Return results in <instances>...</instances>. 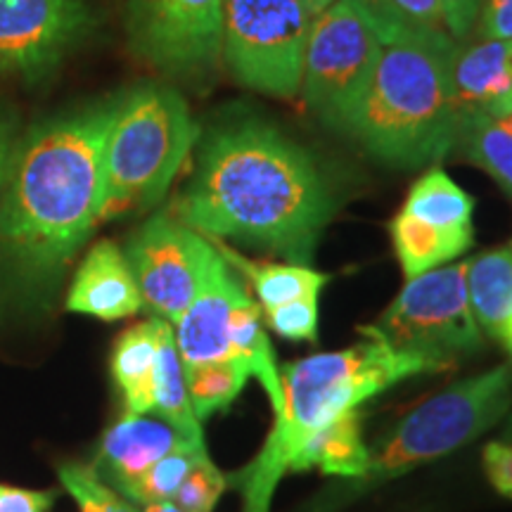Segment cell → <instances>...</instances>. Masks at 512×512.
I'll list each match as a JSON object with an SVG mask.
<instances>
[{"mask_svg": "<svg viewBox=\"0 0 512 512\" xmlns=\"http://www.w3.org/2000/svg\"><path fill=\"white\" fill-rule=\"evenodd\" d=\"M95 27L88 0H0V72L38 81Z\"/></svg>", "mask_w": 512, "mask_h": 512, "instance_id": "obj_12", "label": "cell"}, {"mask_svg": "<svg viewBox=\"0 0 512 512\" xmlns=\"http://www.w3.org/2000/svg\"><path fill=\"white\" fill-rule=\"evenodd\" d=\"M249 373L238 361L204 363V366L185 368V384L192 413L197 420H207L211 413L226 411L245 389Z\"/></svg>", "mask_w": 512, "mask_h": 512, "instance_id": "obj_25", "label": "cell"}, {"mask_svg": "<svg viewBox=\"0 0 512 512\" xmlns=\"http://www.w3.org/2000/svg\"><path fill=\"white\" fill-rule=\"evenodd\" d=\"M389 235H392L396 259H399L406 280L446 266L475 242V233H456V230L425 226L403 211L389 223Z\"/></svg>", "mask_w": 512, "mask_h": 512, "instance_id": "obj_21", "label": "cell"}, {"mask_svg": "<svg viewBox=\"0 0 512 512\" xmlns=\"http://www.w3.org/2000/svg\"><path fill=\"white\" fill-rule=\"evenodd\" d=\"M117 98L57 114L19 138L0 197V268L41 294L102 223V150Z\"/></svg>", "mask_w": 512, "mask_h": 512, "instance_id": "obj_2", "label": "cell"}, {"mask_svg": "<svg viewBox=\"0 0 512 512\" xmlns=\"http://www.w3.org/2000/svg\"><path fill=\"white\" fill-rule=\"evenodd\" d=\"M19 119L12 110L0 107V197H3L5 183H8V174L12 166V157H15L17 143H19Z\"/></svg>", "mask_w": 512, "mask_h": 512, "instance_id": "obj_35", "label": "cell"}, {"mask_svg": "<svg viewBox=\"0 0 512 512\" xmlns=\"http://www.w3.org/2000/svg\"><path fill=\"white\" fill-rule=\"evenodd\" d=\"M380 53V27L363 0H337L311 19L299 95L320 124L351 138Z\"/></svg>", "mask_w": 512, "mask_h": 512, "instance_id": "obj_7", "label": "cell"}, {"mask_svg": "<svg viewBox=\"0 0 512 512\" xmlns=\"http://www.w3.org/2000/svg\"><path fill=\"white\" fill-rule=\"evenodd\" d=\"M503 344H505V347H508V351H510V354H512V323H510L508 332H505V337H503Z\"/></svg>", "mask_w": 512, "mask_h": 512, "instance_id": "obj_39", "label": "cell"}, {"mask_svg": "<svg viewBox=\"0 0 512 512\" xmlns=\"http://www.w3.org/2000/svg\"><path fill=\"white\" fill-rule=\"evenodd\" d=\"M477 22L484 41H512V0H484Z\"/></svg>", "mask_w": 512, "mask_h": 512, "instance_id": "obj_32", "label": "cell"}, {"mask_svg": "<svg viewBox=\"0 0 512 512\" xmlns=\"http://www.w3.org/2000/svg\"><path fill=\"white\" fill-rule=\"evenodd\" d=\"M143 512H185L171 501H159V503H147L143 505Z\"/></svg>", "mask_w": 512, "mask_h": 512, "instance_id": "obj_38", "label": "cell"}, {"mask_svg": "<svg viewBox=\"0 0 512 512\" xmlns=\"http://www.w3.org/2000/svg\"><path fill=\"white\" fill-rule=\"evenodd\" d=\"M124 254L136 275L143 306L174 325L200 294L219 249L164 211L131 235Z\"/></svg>", "mask_w": 512, "mask_h": 512, "instance_id": "obj_11", "label": "cell"}, {"mask_svg": "<svg viewBox=\"0 0 512 512\" xmlns=\"http://www.w3.org/2000/svg\"><path fill=\"white\" fill-rule=\"evenodd\" d=\"M200 128L178 91L157 83L119 95L102 150V221L162 202Z\"/></svg>", "mask_w": 512, "mask_h": 512, "instance_id": "obj_5", "label": "cell"}, {"mask_svg": "<svg viewBox=\"0 0 512 512\" xmlns=\"http://www.w3.org/2000/svg\"><path fill=\"white\" fill-rule=\"evenodd\" d=\"M337 197L316 157L259 117L211 128L174 219L204 238L240 242L309 266Z\"/></svg>", "mask_w": 512, "mask_h": 512, "instance_id": "obj_1", "label": "cell"}, {"mask_svg": "<svg viewBox=\"0 0 512 512\" xmlns=\"http://www.w3.org/2000/svg\"><path fill=\"white\" fill-rule=\"evenodd\" d=\"M505 117H508V119L512 121V102H510V110H508V114H505Z\"/></svg>", "mask_w": 512, "mask_h": 512, "instance_id": "obj_40", "label": "cell"}, {"mask_svg": "<svg viewBox=\"0 0 512 512\" xmlns=\"http://www.w3.org/2000/svg\"><path fill=\"white\" fill-rule=\"evenodd\" d=\"M512 197V121L486 112L460 114L456 145Z\"/></svg>", "mask_w": 512, "mask_h": 512, "instance_id": "obj_23", "label": "cell"}, {"mask_svg": "<svg viewBox=\"0 0 512 512\" xmlns=\"http://www.w3.org/2000/svg\"><path fill=\"white\" fill-rule=\"evenodd\" d=\"M309 29L302 0H223V64L249 91L290 100L302 86Z\"/></svg>", "mask_w": 512, "mask_h": 512, "instance_id": "obj_9", "label": "cell"}, {"mask_svg": "<svg viewBox=\"0 0 512 512\" xmlns=\"http://www.w3.org/2000/svg\"><path fill=\"white\" fill-rule=\"evenodd\" d=\"M368 456L370 451L361 439V415L351 411L306 439L294 453L290 472L320 470L323 475L361 479L368 467Z\"/></svg>", "mask_w": 512, "mask_h": 512, "instance_id": "obj_20", "label": "cell"}, {"mask_svg": "<svg viewBox=\"0 0 512 512\" xmlns=\"http://www.w3.org/2000/svg\"><path fill=\"white\" fill-rule=\"evenodd\" d=\"M401 211L425 226L456 230V233H475L472 228L475 200L439 166H434L413 183Z\"/></svg>", "mask_w": 512, "mask_h": 512, "instance_id": "obj_22", "label": "cell"}, {"mask_svg": "<svg viewBox=\"0 0 512 512\" xmlns=\"http://www.w3.org/2000/svg\"><path fill=\"white\" fill-rule=\"evenodd\" d=\"M389 3H392V8L399 12L403 19L418 24V27L446 31L444 12H441L439 0H389Z\"/></svg>", "mask_w": 512, "mask_h": 512, "instance_id": "obj_34", "label": "cell"}, {"mask_svg": "<svg viewBox=\"0 0 512 512\" xmlns=\"http://www.w3.org/2000/svg\"><path fill=\"white\" fill-rule=\"evenodd\" d=\"M441 12H444L446 31L453 41H463L477 27L479 12H482L484 0H439Z\"/></svg>", "mask_w": 512, "mask_h": 512, "instance_id": "obj_31", "label": "cell"}, {"mask_svg": "<svg viewBox=\"0 0 512 512\" xmlns=\"http://www.w3.org/2000/svg\"><path fill=\"white\" fill-rule=\"evenodd\" d=\"M190 446H204L202 434L183 430L157 413H126L102 437L93 472L121 494L157 460Z\"/></svg>", "mask_w": 512, "mask_h": 512, "instance_id": "obj_14", "label": "cell"}, {"mask_svg": "<svg viewBox=\"0 0 512 512\" xmlns=\"http://www.w3.org/2000/svg\"><path fill=\"white\" fill-rule=\"evenodd\" d=\"M126 36L147 67L188 83L223 62V0H128Z\"/></svg>", "mask_w": 512, "mask_h": 512, "instance_id": "obj_10", "label": "cell"}, {"mask_svg": "<svg viewBox=\"0 0 512 512\" xmlns=\"http://www.w3.org/2000/svg\"><path fill=\"white\" fill-rule=\"evenodd\" d=\"M247 294V287L228 266V261L221 254L216 256L200 294L174 323L183 368L233 361L230 354L233 313Z\"/></svg>", "mask_w": 512, "mask_h": 512, "instance_id": "obj_13", "label": "cell"}, {"mask_svg": "<svg viewBox=\"0 0 512 512\" xmlns=\"http://www.w3.org/2000/svg\"><path fill=\"white\" fill-rule=\"evenodd\" d=\"M358 332L396 351L456 366L458 354L475 351L482 344L467 297V261L406 280L389 309Z\"/></svg>", "mask_w": 512, "mask_h": 512, "instance_id": "obj_8", "label": "cell"}, {"mask_svg": "<svg viewBox=\"0 0 512 512\" xmlns=\"http://www.w3.org/2000/svg\"><path fill=\"white\" fill-rule=\"evenodd\" d=\"M266 323L275 335L294 342H316L318 339V299H302L264 313Z\"/></svg>", "mask_w": 512, "mask_h": 512, "instance_id": "obj_29", "label": "cell"}, {"mask_svg": "<svg viewBox=\"0 0 512 512\" xmlns=\"http://www.w3.org/2000/svg\"><path fill=\"white\" fill-rule=\"evenodd\" d=\"M60 479L64 489L81 505V512H136L119 491L95 475L93 467L64 463L60 465Z\"/></svg>", "mask_w": 512, "mask_h": 512, "instance_id": "obj_27", "label": "cell"}, {"mask_svg": "<svg viewBox=\"0 0 512 512\" xmlns=\"http://www.w3.org/2000/svg\"><path fill=\"white\" fill-rule=\"evenodd\" d=\"M53 491H31L0 484V512H48L53 508Z\"/></svg>", "mask_w": 512, "mask_h": 512, "instance_id": "obj_33", "label": "cell"}, {"mask_svg": "<svg viewBox=\"0 0 512 512\" xmlns=\"http://www.w3.org/2000/svg\"><path fill=\"white\" fill-rule=\"evenodd\" d=\"M512 408V368L498 366L482 375L448 384L415 406L368 456L363 482L406 475L422 463L448 456L501 422Z\"/></svg>", "mask_w": 512, "mask_h": 512, "instance_id": "obj_6", "label": "cell"}, {"mask_svg": "<svg viewBox=\"0 0 512 512\" xmlns=\"http://www.w3.org/2000/svg\"><path fill=\"white\" fill-rule=\"evenodd\" d=\"M155 406L152 413L162 415L174 425L183 427L192 434H202L200 420L195 418L190 406L188 384H185V368L181 351H178L174 325L164 323L162 337H159V354H157V370H155Z\"/></svg>", "mask_w": 512, "mask_h": 512, "instance_id": "obj_24", "label": "cell"}, {"mask_svg": "<svg viewBox=\"0 0 512 512\" xmlns=\"http://www.w3.org/2000/svg\"><path fill=\"white\" fill-rule=\"evenodd\" d=\"M467 297L479 330L503 342L512 323V242L467 261Z\"/></svg>", "mask_w": 512, "mask_h": 512, "instance_id": "obj_19", "label": "cell"}, {"mask_svg": "<svg viewBox=\"0 0 512 512\" xmlns=\"http://www.w3.org/2000/svg\"><path fill=\"white\" fill-rule=\"evenodd\" d=\"M510 432H512V425H510Z\"/></svg>", "mask_w": 512, "mask_h": 512, "instance_id": "obj_41", "label": "cell"}, {"mask_svg": "<svg viewBox=\"0 0 512 512\" xmlns=\"http://www.w3.org/2000/svg\"><path fill=\"white\" fill-rule=\"evenodd\" d=\"M226 484V475L207 456L188 472L171 503L185 512H211L219 503Z\"/></svg>", "mask_w": 512, "mask_h": 512, "instance_id": "obj_28", "label": "cell"}, {"mask_svg": "<svg viewBox=\"0 0 512 512\" xmlns=\"http://www.w3.org/2000/svg\"><path fill=\"white\" fill-rule=\"evenodd\" d=\"M451 368L448 363L396 351L373 339L287 363L280 373L283 411L275 415L273 430L254 463L233 477L245 494V512L271 510L275 486L290 470L294 453L332 420L356 411L396 382Z\"/></svg>", "mask_w": 512, "mask_h": 512, "instance_id": "obj_4", "label": "cell"}, {"mask_svg": "<svg viewBox=\"0 0 512 512\" xmlns=\"http://www.w3.org/2000/svg\"><path fill=\"white\" fill-rule=\"evenodd\" d=\"M219 254L228 261L233 271H238L254 287L261 313L278 309V306L318 299L323 287L330 283L328 273H320L311 266L299 264H273V261H254L233 249L228 242L211 240Z\"/></svg>", "mask_w": 512, "mask_h": 512, "instance_id": "obj_18", "label": "cell"}, {"mask_svg": "<svg viewBox=\"0 0 512 512\" xmlns=\"http://www.w3.org/2000/svg\"><path fill=\"white\" fill-rule=\"evenodd\" d=\"M484 470L498 494L512 498V444H505V441L486 444Z\"/></svg>", "mask_w": 512, "mask_h": 512, "instance_id": "obj_30", "label": "cell"}, {"mask_svg": "<svg viewBox=\"0 0 512 512\" xmlns=\"http://www.w3.org/2000/svg\"><path fill=\"white\" fill-rule=\"evenodd\" d=\"M453 83L458 114L486 112L505 117L512 102V41L482 38L470 48H458Z\"/></svg>", "mask_w": 512, "mask_h": 512, "instance_id": "obj_16", "label": "cell"}, {"mask_svg": "<svg viewBox=\"0 0 512 512\" xmlns=\"http://www.w3.org/2000/svg\"><path fill=\"white\" fill-rule=\"evenodd\" d=\"M363 3L368 5V10L373 12V17L377 19V22H387V19L401 17L399 12L392 8V3H389V0H363Z\"/></svg>", "mask_w": 512, "mask_h": 512, "instance_id": "obj_36", "label": "cell"}, {"mask_svg": "<svg viewBox=\"0 0 512 512\" xmlns=\"http://www.w3.org/2000/svg\"><path fill=\"white\" fill-rule=\"evenodd\" d=\"M202 458H207V448L204 446H190L169 453V456L157 460L143 477H138L136 482L128 484L121 494L140 505L171 501L178 491V486L183 484L185 477H188V472L200 463Z\"/></svg>", "mask_w": 512, "mask_h": 512, "instance_id": "obj_26", "label": "cell"}, {"mask_svg": "<svg viewBox=\"0 0 512 512\" xmlns=\"http://www.w3.org/2000/svg\"><path fill=\"white\" fill-rule=\"evenodd\" d=\"M377 27L380 62L351 138L382 164L399 169L437 164L456 145L458 41L403 17Z\"/></svg>", "mask_w": 512, "mask_h": 512, "instance_id": "obj_3", "label": "cell"}, {"mask_svg": "<svg viewBox=\"0 0 512 512\" xmlns=\"http://www.w3.org/2000/svg\"><path fill=\"white\" fill-rule=\"evenodd\" d=\"M64 306L100 320L136 316L143 309V297L124 249L112 240L95 242L76 268Z\"/></svg>", "mask_w": 512, "mask_h": 512, "instance_id": "obj_15", "label": "cell"}, {"mask_svg": "<svg viewBox=\"0 0 512 512\" xmlns=\"http://www.w3.org/2000/svg\"><path fill=\"white\" fill-rule=\"evenodd\" d=\"M164 323L152 316L143 323L124 330L112 351V375L121 396H124L126 413H152L155 406V370L159 354V337Z\"/></svg>", "mask_w": 512, "mask_h": 512, "instance_id": "obj_17", "label": "cell"}, {"mask_svg": "<svg viewBox=\"0 0 512 512\" xmlns=\"http://www.w3.org/2000/svg\"><path fill=\"white\" fill-rule=\"evenodd\" d=\"M302 3H304L306 12H309L311 19H313V17H318L320 12H325V10H328L330 5H335L337 0H302Z\"/></svg>", "mask_w": 512, "mask_h": 512, "instance_id": "obj_37", "label": "cell"}]
</instances>
